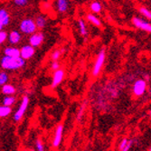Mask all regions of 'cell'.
<instances>
[{
	"instance_id": "7402d4cb",
	"label": "cell",
	"mask_w": 151,
	"mask_h": 151,
	"mask_svg": "<svg viewBox=\"0 0 151 151\" xmlns=\"http://www.w3.org/2000/svg\"><path fill=\"white\" fill-rule=\"evenodd\" d=\"M16 102V98L13 95H6L3 99V105L11 107L14 103Z\"/></svg>"
},
{
	"instance_id": "cb8c5ba5",
	"label": "cell",
	"mask_w": 151,
	"mask_h": 151,
	"mask_svg": "<svg viewBox=\"0 0 151 151\" xmlns=\"http://www.w3.org/2000/svg\"><path fill=\"white\" fill-rule=\"evenodd\" d=\"M8 80H9V76L6 72L2 71L0 73V85H1V87L7 83Z\"/></svg>"
},
{
	"instance_id": "f1b7e54d",
	"label": "cell",
	"mask_w": 151,
	"mask_h": 151,
	"mask_svg": "<svg viewBox=\"0 0 151 151\" xmlns=\"http://www.w3.org/2000/svg\"><path fill=\"white\" fill-rule=\"evenodd\" d=\"M59 69H60V63L58 61H52V63H51V70L55 72Z\"/></svg>"
},
{
	"instance_id": "2e32d148",
	"label": "cell",
	"mask_w": 151,
	"mask_h": 151,
	"mask_svg": "<svg viewBox=\"0 0 151 151\" xmlns=\"http://www.w3.org/2000/svg\"><path fill=\"white\" fill-rule=\"evenodd\" d=\"M86 20L87 22H89L90 24L95 25V26H97V27H101L102 25V23L101 21V19L99 17H97L93 13H89L87 14V16H86Z\"/></svg>"
},
{
	"instance_id": "6da1fadb",
	"label": "cell",
	"mask_w": 151,
	"mask_h": 151,
	"mask_svg": "<svg viewBox=\"0 0 151 151\" xmlns=\"http://www.w3.org/2000/svg\"><path fill=\"white\" fill-rule=\"evenodd\" d=\"M0 64L3 70L6 71H17L20 70L25 65V60L23 59L22 57H9L3 55L0 61Z\"/></svg>"
},
{
	"instance_id": "e575fe53",
	"label": "cell",
	"mask_w": 151,
	"mask_h": 151,
	"mask_svg": "<svg viewBox=\"0 0 151 151\" xmlns=\"http://www.w3.org/2000/svg\"><path fill=\"white\" fill-rule=\"evenodd\" d=\"M149 151H151V147H150V148H149Z\"/></svg>"
},
{
	"instance_id": "52a82bcc",
	"label": "cell",
	"mask_w": 151,
	"mask_h": 151,
	"mask_svg": "<svg viewBox=\"0 0 151 151\" xmlns=\"http://www.w3.org/2000/svg\"><path fill=\"white\" fill-rule=\"evenodd\" d=\"M45 41V35L42 32H35V34L31 35L28 39V43L33 47L36 48L42 45V44Z\"/></svg>"
},
{
	"instance_id": "d4e9b609",
	"label": "cell",
	"mask_w": 151,
	"mask_h": 151,
	"mask_svg": "<svg viewBox=\"0 0 151 151\" xmlns=\"http://www.w3.org/2000/svg\"><path fill=\"white\" fill-rule=\"evenodd\" d=\"M86 106H87V101L82 102L81 105L80 106V109H78V113H77V119H80L81 117H83L84 115V111L86 109Z\"/></svg>"
},
{
	"instance_id": "1f68e13d",
	"label": "cell",
	"mask_w": 151,
	"mask_h": 151,
	"mask_svg": "<svg viewBox=\"0 0 151 151\" xmlns=\"http://www.w3.org/2000/svg\"><path fill=\"white\" fill-rule=\"evenodd\" d=\"M41 6H42V8H43L44 10H48V9H50L51 5H50L48 2H44L42 5H41Z\"/></svg>"
},
{
	"instance_id": "603a6c76",
	"label": "cell",
	"mask_w": 151,
	"mask_h": 151,
	"mask_svg": "<svg viewBox=\"0 0 151 151\" xmlns=\"http://www.w3.org/2000/svg\"><path fill=\"white\" fill-rule=\"evenodd\" d=\"M64 52V49H61V50H55L53 51L51 54V59L52 61H59V59L61 58L62 54Z\"/></svg>"
},
{
	"instance_id": "277c9868",
	"label": "cell",
	"mask_w": 151,
	"mask_h": 151,
	"mask_svg": "<svg viewBox=\"0 0 151 151\" xmlns=\"http://www.w3.org/2000/svg\"><path fill=\"white\" fill-rule=\"evenodd\" d=\"M131 23L136 28L151 34V22H149L148 20L139 17H134L131 20Z\"/></svg>"
},
{
	"instance_id": "4316f807",
	"label": "cell",
	"mask_w": 151,
	"mask_h": 151,
	"mask_svg": "<svg viewBox=\"0 0 151 151\" xmlns=\"http://www.w3.org/2000/svg\"><path fill=\"white\" fill-rule=\"evenodd\" d=\"M6 40H8V34L6 31L1 30L0 31V44L3 45Z\"/></svg>"
},
{
	"instance_id": "30bf717a",
	"label": "cell",
	"mask_w": 151,
	"mask_h": 151,
	"mask_svg": "<svg viewBox=\"0 0 151 151\" xmlns=\"http://www.w3.org/2000/svg\"><path fill=\"white\" fill-rule=\"evenodd\" d=\"M63 124H59L56 129L55 131H54V135H53V139H52V147H58L62 142V139H63Z\"/></svg>"
},
{
	"instance_id": "836d02e7",
	"label": "cell",
	"mask_w": 151,
	"mask_h": 151,
	"mask_svg": "<svg viewBox=\"0 0 151 151\" xmlns=\"http://www.w3.org/2000/svg\"><path fill=\"white\" fill-rule=\"evenodd\" d=\"M149 115H150V117H151V111H149Z\"/></svg>"
},
{
	"instance_id": "5b68a950",
	"label": "cell",
	"mask_w": 151,
	"mask_h": 151,
	"mask_svg": "<svg viewBox=\"0 0 151 151\" xmlns=\"http://www.w3.org/2000/svg\"><path fill=\"white\" fill-rule=\"evenodd\" d=\"M147 81L143 79H138L134 81L132 85V92L136 97H140L147 91Z\"/></svg>"
},
{
	"instance_id": "7c38bea8",
	"label": "cell",
	"mask_w": 151,
	"mask_h": 151,
	"mask_svg": "<svg viewBox=\"0 0 151 151\" xmlns=\"http://www.w3.org/2000/svg\"><path fill=\"white\" fill-rule=\"evenodd\" d=\"M4 55L6 56H9V57H14V58H17V57H21V52L20 49L16 47L15 45H10V46H6L4 49Z\"/></svg>"
},
{
	"instance_id": "3957f363",
	"label": "cell",
	"mask_w": 151,
	"mask_h": 151,
	"mask_svg": "<svg viewBox=\"0 0 151 151\" xmlns=\"http://www.w3.org/2000/svg\"><path fill=\"white\" fill-rule=\"evenodd\" d=\"M105 58H106L105 49H101L99 52L97 57H96V60L94 62V65L92 67L91 74L93 77H97L100 75V73L102 70V67L104 65V63H105Z\"/></svg>"
},
{
	"instance_id": "ac0fdd59",
	"label": "cell",
	"mask_w": 151,
	"mask_h": 151,
	"mask_svg": "<svg viewBox=\"0 0 151 151\" xmlns=\"http://www.w3.org/2000/svg\"><path fill=\"white\" fill-rule=\"evenodd\" d=\"M89 8L93 14H100L102 10V5L99 1H93L90 4Z\"/></svg>"
},
{
	"instance_id": "d590c367",
	"label": "cell",
	"mask_w": 151,
	"mask_h": 151,
	"mask_svg": "<svg viewBox=\"0 0 151 151\" xmlns=\"http://www.w3.org/2000/svg\"><path fill=\"white\" fill-rule=\"evenodd\" d=\"M30 151H35V150H34V149H33V150H30Z\"/></svg>"
},
{
	"instance_id": "484cf974",
	"label": "cell",
	"mask_w": 151,
	"mask_h": 151,
	"mask_svg": "<svg viewBox=\"0 0 151 151\" xmlns=\"http://www.w3.org/2000/svg\"><path fill=\"white\" fill-rule=\"evenodd\" d=\"M28 2H29V0H13V3L20 7L26 6L28 5Z\"/></svg>"
},
{
	"instance_id": "4fadbf2b",
	"label": "cell",
	"mask_w": 151,
	"mask_h": 151,
	"mask_svg": "<svg viewBox=\"0 0 151 151\" xmlns=\"http://www.w3.org/2000/svg\"><path fill=\"white\" fill-rule=\"evenodd\" d=\"M10 23V16L5 8L0 10V29L3 30L4 27L7 26Z\"/></svg>"
},
{
	"instance_id": "f546056e",
	"label": "cell",
	"mask_w": 151,
	"mask_h": 151,
	"mask_svg": "<svg viewBox=\"0 0 151 151\" xmlns=\"http://www.w3.org/2000/svg\"><path fill=\"white\" fill-rule=\"evenodd\" d=\"M128 143H129V139H123L120 141V143H119V151H121L123 148H124V147L127 146Z\"/></svg>"
},
{
	"instance_id": "e0dca14e",
	"label": "cell",
	"mask_w": 151,
	"mask_h": 151,
	"mask_svg": "<svg viewBox=\"0 0 151 151\" xmlns=\"http://www.w3.org/2000/svg\"><path fill=\"white\" fill-rule=\"evenodd\" d=\"M35 20V23H36L38 29H44L47 24V19L43 15L37 16Z\"/></svg>"
},
{
	"instance_id": "8fae6325",
	"label": "cell",
	"mask_w": 151,
	"mask_h": 151,
	"mask_svg": "<svg viewBox=\"0 0 151 151\" xmlns=\"http://www.w3.org/2000/svg\"><path fill=\"white\" fill-rule=\"evenodd\" d=\"M64 71L63 69H59L57 71H55L53 73V75H52V84H51V87L52 88H55L57 87L61 82L63 81V78H64Z\"/></svg>"
},
{
	"instance_id": "8992f818",
	"label": "cell",
	"mask_w": 151,
	"mask_h": 151,
	"mask_svg": "<svg viewBox=\"0 0 151 151\" xmlns=\"http://www.w3.org/2000/svg\"><path fill=\"white\" fill-rule=\"evenodd\" d=\"M28 105H29V98L28 96H24L22 98V101H21V103L17 109V111L15 112L14 114V120L16 122H18L22 119V118L24 117L25 111L27 108H28Z\"/></svg>"
},
{
	"instance_id": "5bb4252c",
	"label": "cell",
	"mask_w": 151,
	"mask_h": 151,
	"mask_svg": "<svg viewBox=\"0 0 151 151\" xmlns=\"http://www.w3.org/2000/svg\"><path fill=\"white\" fill-rule=\"evenodd\" d=\"M22 40V35L20 32L17 30H13L8 34V42L11 45H18Z\"/></svg>"
},
{
	"instance_id": "ba28073f",
	"label": "cell",
	"mask_w": 151,
	"mask_h": 151,
	"mask_svg": "<svg viewBox=\"0 0 151 151\" xmlns=\"http://www.w3.org/2000/svg\"><path fill=\"white\" fill-rule=\"evenodd\" d=\"M70 0H54V9L59 14H66L70 9Z\"/></svg>"
},
{
	"instance_id": "83f0119b",
	"label": "cell",
	"mask_w": 151,
	"mask_h": 151,
	"mask_svg": "<svg viewBox=\"0 0 151 151\" xmlns=\"http://www.w3.org/2000/svg\"><path fill=\"white\" fill-rule=\"evenodd\" d=\"M35 146H36V150L37 151H45V146L42 141V139H37L35 141Z\"/></svg>"
},
{
	"instance_id": "44dd1931",
	"label": "cell",
	"mask_w": 151,
	"mask_h": 151,
	"mask_svg": "<svg viewBox=\"0 0 151 151\" xmlns=\"http://www.w3.org/2000/svg\"><path fill=\"white\" fill-rule=\"evenodd\" d=\"M12 112V109L9 106H6V105H2L0 107V117L1 118H6L7 116H9Z\"/></svg>"
},
{
	"instance_id": "d6a6232c",
	"label": "cell",
	"mask_w": 151,
	"mask_h": 151,
	"mask_svg": "<svg viewBox=\"0 0 151 151\" xmlns=\"http://www.w3.org/2000/svg\"><path fill=\"white\" fill-rule=\"evenodd\" d=\"M148 79H149V76H148L147 74H146V75H145V80H146V81H147Z\"/></svg>"
},
{
	"instance_id": "ffe728a7",
	"label": "cell",
	"mask_w": 151,
	"mask_h": 151,
	"mask_svg": "<svg viewBox=\"0 0 151 151\" xmlns=\"http://www.w3.org/2000/svg\"><path fill=\"white\" fill-rule=\"evenodd\" d=\"M139 14L143 17H145L147 20L151 22V10L147 9L145 6H140L139 8Z\"/></svg>"
},
{
	"instance_id": "d6986e66",
	"label": "cell",
	"mask_w": 151,
	"mask_h": 151,
	"mask_svg": "<svg viewBox=\"0 0 151 151\" xmlns=\"http://www.w3.org/2000/svg\"><path fill=\"white\" fill-rule=\"evenodd\" d=\"M16 91H17L16 87L12 84L6 83L2 86V93L5 95H14L16 93Z\"/></svg>"
},
{
	"instance_id": "9c48e42d",
	"label": "cell",
	"mask_w": 151,
	"mask_h": 151,
	"mask_svg": "<svg viewBox=\"0 0 151 151\" xmlns=\"http://www.w3.org/2000/svg\"><path fill=\"white\" fill-rule=\"evenodd\" d=\"M20 52H21V57L23 59H24L25 61L30 60L35 55V48L30 45H25L20 48Z\"/></svg>"
},
{
	"instance_id": "7a4b0ae2",
	"label": "cell",
	"mask_w": 151,
	"mask_h": 151,
	"mask_svg": "<svg viewBox=\"0 0 151 151\" xmlns=\"http://www.w3.org/2000/svg\"><path fill=\"white\" fill-rule=\"evenodd\" d=\"M19 29L22 34L26 35H31L35 34V32H37L36 30L38 28H37L35 20L27 17V18H24L21 20L19 24Z\"/></svg>"
},
{
	"instance_id": "4dcf8cb0",
	"label": "cell",
	"mask_w": 151,
	"mask_h": 151,
	"mask_svg": "<svg viewBox=\"0 0 151 151\" xmlns=\"http://www.w3.org/2000/svg\"><path fill=\"white\" fill-rule=\"evenodd\" d=\"M132 145H133V140H132V139H129V143L127 144V146H126L124 148H123L121 151H129V150L131 148Z\"/></svg>"
},
{
	"instance_id": "9a60e30c",
	"label": "cell",
	"mask_w": 151,
	"mask_h": 151,
	"mask_svg": "<svg viewBox=\"0 0 151 151\" xmlns=\"http://www.w3.org/2000/svg\"><path fill=\"white\" fill-rule=\"evenodd\" d=\"M77 24H78L79 34L81 35V37H83L84 40H87V38H88V28H87L85 20L82 19V18H79L77 21Z\"/></svg>"
}]
</instances>
